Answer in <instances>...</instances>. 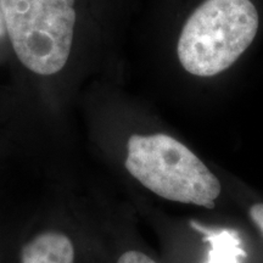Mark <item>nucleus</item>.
Here are the masks:
<instances>
[{"label":"nucleus","instance_id":"obj_1","mask_svg":"<svg viewBox=\"0 0 263 263\" xmlns=\"http://www.w3.org/2000/svg\"><path fill=\"white\" fill-rule=\"evenodd\" d=\"M258 24V12L250 0H206L179 35L180 65L197 77L228 70L254 42Z\"/></svg>","mask_w":263,"mask_h":263},{"label":"nucleus","instance_id":"obj_2","mask_svg":"<svg viewBox=\"0 0 263 263\" xmlns=\"http://www.w3.org/2000/svg\"><path fill=\"white\" fill-rule=\"evenodd\" d=\"M126 168L145 188L170 201L213 209L222 192L206 164L168 134L132 136Z\"/></svg>","mask_w":263,"mask_h":263},{"label":"nucleus","instance_id":"obj_3","mask_svg":"<svg viewBox=\"0 0 263 263\" xmlns=\"http://www.w3.org/2000/svg\"><path fill=\"white\" fill-rule=\"evenodd\" d=\"M3 18L18 60L41 76L61 71L71 52L74 0H0Z\"/></svg>","mask_w":263,"mask_h":263},{"label":"nucleus","instance_id":"obj_4","mask_svg":"<svg viewBox=\"0 0 263 263\" xmlns=\"http://www.w3.org/2000/svg\"><path fill=\"white\" fill-rule=\"evenodd\" d=\"M74 248L62 233L47 232L34 236L21 251V263H73Z\"/></svg>","mask_w":263,"mask_h":263},{"label":"nucleus","instance_id":"obj_5","mask_svg":"<svg viewBox=\"0 0 263 263\" xmlns=\"http://www.w3.org/2000/svg\"><path fill=\"white\" fill-rule=\"evenodd\" d=\"M192 228L203 234V241L211 245L207 263H239V257H246V252L240 248L241 240L235 230L233 229H213L190 222Z\"/></svg>","mask_w":263,"mask_h":263},{"label":"nucleus","instance_id":"obj_6","mask_svg":"<svg viewBox=\"0 0 263 263\" xmlns=\"http://www.w3.org/2000/svg\"><path fill=\"white\" fill-rule=\"evenodd\" d=\"M117 263H156L149 256L139 251H127L118 258Z\"/></svg>","mask_w":263,"mask_h":263},{"label":"nucleus","instance_id":"obj_7","mask_svg":"<svg viewBox=\"0 0 263 263\" xmlns=\"http://www.w3.org/2000/svg\"><path fill=\"white\" fill-rule=\"evenodd\" d=\"M250 217L263 235V203H255L250 207Z\"/></svg>","mask_w":263,"mask_h":263},{"label":"nucleus","instance_id":"obj_8","mask_svg":"<svg viewBox=\"0 0 263 263\" xmlns=\"http://www.w3.org/2000/svg\"><path fill=\"white\" fill-rule=\"evenodd\" d=\"M5 32H6L5 22H4V18H3L2 9H0V38H3V35L5 34Z\"/></svg>","mask_w":263,"mask_h":263}]
</instances>
